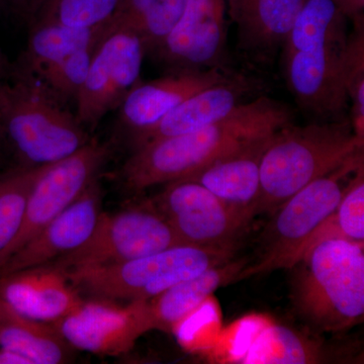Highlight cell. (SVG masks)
I'll use <instances>...</instances> for the list:
<instances>
[{
	"mask_svg": "<svg viewBox=\"0 0 364 364\" xmlns=\"http://www.w3.org/2000/svg\"><path fill=\"white\" fill-rule=\"evenodd\" d=\"M293 119L284 102L267 97L248 100L200 130L136 147L122 168V178L134 191L179 181L223 155L272 136Z\"/></svg>",
	"mask_w": 364,
	"mask_h": 364,
	"instance_id": "obj_1",
	"label": "cell"
},
{
	"mask_svg": "<svg viewBox=\"0 0 364 364\" xmlns=\"http://www.w3.org/2000/svg\"><path fill=\"white\" fill-rule=\"evenodd\" d=\"M364 138L350 117L282 127L273 134L260 164V191L253 215L274 212L311 182L363 154Z\"/></svg>",
	"mask_w": 364,
	"mask_h": 364,
	"instance_id": "obj_2",
	"label": "cell"
},
{
	"mask_svg": "<svg viewBox=\"0 0 364 364\" xmlns=\"http://www.w3.org/2000/svg\"><path fill=\"white\" fill-rule=\"evenodd\" d=\"M363 246L338 237L327 238L314 244L299 261L294 305L320 331H344L363 321Z\"/></svg>",
	"mask_w": 364,
	"mask_h": 364,
	"instance_id": "obj_3",
	"label": "cell"
},
{
	"mask_svg": "<svg viewBox=\"0 0 364 364\" xmlns=\"http://www.w3.org/2000/svg\"><path fill=\"white\" fill-rule=\"evenodd\" d=\"M0 127L21 166L70 156L90 138L76 117L30 74L18 72L0 92Z\"/></svg>",
	"mask_w": 364,
	"mask_h": 364,
	"instance_id": "obj_4",
	"label": "cell"
},
{
	"mask_svg": "<svg viewBox=\"0 0 364 364\" xmlns=\"http://www.w3.org/2000/svg\"><path fill=\"white\" fill-rule=\"evenodd\" d=\"M234 256L235 245H178L126 262L65 272L81 296L129 303L155 298Z\"/></svg>",
	"mask_w": 364,
	"mask_h": 364,
	"instance_id": "obj_5",
	"label": "cell"
},
{
	"mask_svg": "<svg viewBox=\"0 0 364 364\" xmlns=\"http://www.w3.org/2000/svg\"><path fill=\"white\" fill-rule=\"evenodd\" d=\"M361 167L363 153L332 173L311 182L277 208L263 233L259 259L254 264L248 263L237 282L298 264L309 241L336 210Z\"/></svg>",
	"mask_w": 364,
	"mask_h": 364,
	"instance_id": "obj_6",
	"label": "cell"
},
{
	"mask_svg": "<svg viewBox=\"0 0 364 364\" xmlns=\"http://www.w3.org/2000/svg\"><path fill=\"white\" fill-rule=\"evenodd\" d=\"M186 245L154 207L130 208L114 214L102 212L88 240L50 264L64 272L104 267Z\"/></svg>",
	"mask_w": 364,
	"mask_h": 364,
	"instance_id": "obj_7",
	"label": "cell"
},
{
	"mask_svg": "<svg viewBox=\"0 0 364 364\" xmlns=\"http://www.w3.org/2000/svg\"><path fill=\"white\" fill-rule=\"evenodd\" d=\"M146 52L135 33L107 23L75 102V116L85 129L95 128L107 112L117 109L140 82Z\"/></svg>",
	"mask_w": 364,
	"mask_h": 364,
	"instance_id": "obj_8",
	"label": "cell"
},
{
	"mask_svg": "<svg viewBox=\"0 0 364 364\" xmlns=\"http://www.w3.org/2000/svg\"><path fill=\"white\" fill-rule=\"evenodd\" d=\"M109 155L107 144L90 140L70 156L41 167L28 196L20 233L0 263L23 247L100 178Z\"/></svg>",
	"mask_w": 364,
	"mask_h": 364,
	"instance_id": "obj_9",
	"label": "cell"
},
{
	"mask_svg": "<svg viewBox=\"0 0 364 364\" xmlns=\"http://www.w3.org/2000/svg\"><path fill=\"white\" fill-rule=\"evenodd\" d=\"M186 245L230 246L253 219L200 183L168 182L151 203Z\"/></svg>",
	"mask_w": 364,
	"mask_h": 364,
	"instance_id": "obj_10",
	"label": "cell"
},
{
	"mask_svg": "<svg viewBox=\"0 0 364 364\" xmlns=\"http://www.w3.org/2000/svg\"><path fill=\"white\" fill-rule=\"evenodd\" d=\"M52 324L74 349L97 355L126 353L153 330L148 301L85 299L75 311Z\"/></svg>",
	"mask_w": 364,
	"mask_h": 364,
	"instance_id": "obj_11",
	"label": "cell"
},
{
	"mask_svg": "<svg viewBox=\"0 0 364 364\" xmlns=\"http://www.w3.org/2000/svg\"><path fill=\"white\" fill-rule=\"evenodd\" d=\"M346 43L347 40L318 46L282 56L287 85L299 107L325 121L348 117L344 76Z\"/></svg>",
	"mask_w": 364,
	"mask_h": 364,
	"instance_id": "obj_12",
	"label": "cell"
},
{
	"mask_svg": "<svg viewBox=\"0 0 364 364\" xmlns=\"http://www.w3.org/2000/svg\"><path fill=\"white\" fill-rule=\"evenodd\" d=\"M227 0H188L183 14L153 52L177 69L226 68Z\"/></svg>",
	"mask_w": 364,
	"mask_h": 364,
	"instance_id": "obj_13",
	"label": "cell"
},
{
	"mask_svg": "<svg viewBox=\"0 0 364 364\" xmlns=\"http://www.w3.org/2000/svg\"><path fill=\"white\" fill-rule=\"evenodd\" d=\"M102 214V189L98 178L70 207L0 263V277L50 264L76 250L88 240Z\"/></svg>",
	"mask_w": 364,
	"mask_h": 364,
	"instance_id": "obj_14",
	"label": "cell"
},
{
	"mask_svg": "<svg viewBox=\"0 0 364 364\" xmlns=\"http://www.w3.org/2000/svg\"><path fill=\"white\" fill-rule=\"evenodd\" d=\"M236 74L227 68L177 69L165 77L139 82L119 105L122 123L134 135L161 121L177 105L210 86L226 82Z\"/></svg>",
	"mask_w": 364,
	"mask_h": 364,
	"instance_id": "obj_15",
	"label": "cell"
},
{
	"mask_svg": "<svg viewBox=\"0 0 364 364\" xmlns=\"http://www.w3.org/2000/svg\"><path fill=\"white\" fill-rule=\"evenodd\" d=\"M0 299L16 312L48 323L66 317L85 299L66 272L53 264L2 275Z\"/></svg>",
	"mask_w": 364,
	"mask_h": 364,
	"instance_id": "obj_16",
	"label": "cell"
},
{
	"mask_svg": "<svg viewBox=\"0 0 364 364\" xmlns=\"http://www.w3.org/2000/svg\"><path fill=\"white\" fill-rule=\"evenodd\" d=\"M306 0H227L236 26L237 48L254 61L268 62L284 47Z\"/></svg>",
	"mask_w": 364,
	"mask_h": 364,
	"instance_id": "obj_17",
	"label": "cell"
},
{
	"mask_svg": "<svg viewBox=\"0 0 364 364\" xmlns=\"http://www.w3.org/2000/svg\"><path fill=\"white\" fill-rule=\"evenodd\" d=\"M254 90V82L242 75L210 86L177 105L150 129L135 134L136 148L159 139L191 133L217 123L247 102L246 98L250 97Z\"/></svg>",
	"mask_w": 364,
	"mask_h": 364,
	"instance_id": "obj_18",
	"label": "cell"
},
{
	"mask_svg": "<svg viewBox=\"0 0 364 364\" xmlns=\"http://www.w3.org/2000/svg\"><path fill=\"white\" fill-rule=\"evenodd\" d=\"M272 136L223 155L179 181L200 183L254 218L252 208L260 191L261 159Z\"/></svg>",
	"mask_w": 364,
	"mask_h": 364,
	"instance_id": "obj_19",
	"label": "cell"
},
{
	"mask_svg": "<svg viewBox=\"0 0 364 364\" xmlns=\"http://www.w3.org/2000/svg\"><path fill=\"white\" fill-rule=\"evenodd\" d=\"M247 258L231 259L208 268L200 274L183 280L148 299L153 330L176 331L177 327L220 287L237 282L239 273L248 264Z\"/></svg>",
	"mask_w": 364,
	"mask_h": 364,
	"instance_id": "obj_20",
	"label": "cell"
},
{
	"mask_svg": "<svg viewBox=\"0 0 364 364\" xmlns=\"http://www.w3.org/2000/svg\"><path fill=\"white\" fill-rule=\"evenodd\" d=\"M0 348L23 356L30 364L69 363L75 350L52 323L26 317L1 299Z\"/></svg>",
	"mask_w": 364,
	"mask_h": 364,
	"instance_id": "obj_21",
	"label": "cell"
},
{
	"mask_svg": "<svg viewBox=\"0 0 364 364\" xmlns=\"http://www.w3.org/2000/svg\"><path fill=\"white\" fill-rule=\"evenodd\" d=\"M188 0H119L109 25L135 33L153 51L172 32Z\"/></svg>",
	"mask_w": 364,
	"mask_h": 364,
	"instance_id": "obj_22",
	"label": "cell"
},
{
	"mask_svg": "<svg viewBox=\"0 0 364 364\" xmlns=\"http://www.w3.org/2000/svg\"><path fill=\"white\" fill-rule=\"evenodd\" d=\"M21 72L36 75L59 60L97 44L107 25L95 28H71L57 23H35Z\"/></svg>",
	"mask_w": 364,
	"mask_h": 364,
	"instance_id": "obj_23",
	"label": "cell"
},
{
	"mask_svg": "<svg viewBox=\"0 0 364 364\" xmlns=\"http://www.w3.org/2000/svg\"><path fill=\"white\" fill-rule=\"evenodd\" d=\"M347 20L334 0H306L282 47V56L344 42L348 38Z\"/></svg>",
	"mask_w": 364,
	"mask_h": 364,
	"instance_id": "obj_24",
	"label": "cell"
},
{
	"mask_svg": "<svg viewBox=\"0 0 364 364\" xmlns=\"http://www.w3.org/2000/svg\"><path fill=\"white\" fill-rule=\"evenodd\" d=\"M327 359L328 352L318 342L286 326L272 325L257 335L239 363L306 364Z\"/></svg>",
	"mask_w": 364,
	"mask_h": 364,
	"instance_id": "obj_25",
	"label": "cell"
},
{
	"mask_svg": "<svg viewBox=\"0 0 364 364\" xmlns=\"http://www.w3.org/2000/svg\"><path fill=\"white\" fill-rule=\"evenodd\" d=\"M41 167L18 165L0 173V262L20 233L28 196Z\"/></svg>",
	"mask_w": 364,
	"mask_h": 364,
	"instance_id": "obj_26",
	"label": "cell"
},
{
	"mask_svg": "<svg viewBox=\"0 0 364 364\" xmlns=\"http://www.w3.org/2000/svg\"><path fill=\"white\" fill-rule=\"evenodd\" d=\"M119 2V0H45L33 25L57 23L71 28H100L109 23Z\"/></svg>",
	"mask_w": 364,
	"mask_h": 364,
	"instance_id": "obj_27",
	"label": "cell"
},
{
	"mask_svg": "<svg viewBox=\"0 0 364 364\" xmlns=\"http://www.w3.org/2000/svg\"><path fill=\"white\" fill-rule=\"evenodd\" d=\"M95 46L79 50L32 76L61 104H75L87 76Z\"/></svg>",
	"mask_w": 364,
	"mask_h": 364,
	"instance_id": "obj_28",
	"label": "cell"
},
{
	"mask_svg": "<svg viewBox=\"0 0 364 364\" xmlns=\"http://www.w3.org/2000/svg\"><path fill=\"white\" fill-rule=\"evenodd\" d=\"M344 52V76L347 95L352 102L351 123L364 138V20L353 21Z\"/></svg>",
	"mask_w": 364,
	"mask_h": 364,
	"instance_id": "obj_29",
	"label": "cell"
},
{
	"mask_svg": "<svg viewBox=\"0 0 364 364\" xmlns=\"http://www.w3.org/2000/svg\"><path fill=\"white\" fill-rule=\"evenodd\" d=\"M339 238L364 243V173L356 172L350 186L329 217Z\"/></svg>",
	"mask_w": 364,
	"mask_h": 364,
	"instance_id": "obj_30",
	"label": "cell"
},
{
	"mask_svg": "<svg viewBox=\"0 0 364 364\" xmlns=\"http://www.w3.org/2000/svg\"><path fill=\"white\" fill-rule=\"evenodd\" d=\"M45 0H0V6L33 25Z\"/></svg>",
	"mask_w": 364,
	"mask_h": 364,
	"instance_id": "obj_31",
	"label": "cell"
},
{
	"mask_svg": "<svg viewBox=\"0 0 364 364\" xmlns=\"http://www.w3.org/2000/svg\"><path fill=\"white\" fill-rule=\"evenodd\" d=\"M348 20L358 21L363 18L364 0H334Z\"/></svg>",
	"mask_w": 364,
	"mask_h": 364,
	"instance_id": "obj_32",
	"label": "cell"
},
{
	"mask_svg": "<svg viewBox=\"0 0 364 364\" xmlns=\"http://www.w3.org/2000/svg\"><path fill=\"white\" fill-rule=\"evenodd\" d=\"M0 364H30V363L18 354L0 348Z\"/></svg>",
	"mask_w": 364,
	"mask_h": 364,
	"instance_id": "obj_33",
	"label": "cell"
},
{
	"mask_svg": "<svg viewBox=\"0 0 364 364\" xmlns=\"http://www.w3.org/2000/svg\"><path fill=\"white\" fill-rule=\"evenodd\" d=\"M9 65H7L6 60L4 59V55L0 51V92H1L2 86L7 82L6 76L9 74Z\"/></svg>",
	"mask_w": 364,
	"mask_h": 364,
	"instance_id": "obj_34",
	"label": "cell"
},
{
	"mask_svg": "<svg viewBox=\"0 0 364 364\" xmlns=\"http://www.w3.org/2000/svg\"><path fill=\"white\" fill-rule=\"evenodd\" d=\"M4 141V135H2L1 127H0V155H1V145Z\"/></svg>",
	"mask_w": 364,
	"mask_h": 364,
	"instance_id": "obj_35",
	"label": "cell"
}]
</instances>
